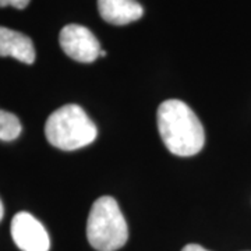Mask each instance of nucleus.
<instances>
[{"instance_id": "obj_1", "label": "nucleus", "mask_w": 251, "mask_h": 251, "mask_svg": "<svg viewBox=\"0 0 251 251\" xmlns=\"http://www.w3.org/2000/svg\"><path fill=\"white\" fill-rule=\"evenodd\" d=\"M158 130L165 147L173 155H197L205 144V131L197 115L186 102L168 99L156 113Z\"/></svg>"}, {"instance_id": "obj_2", "label": "nucleus", "mask_w": 251, "mask_h": 251, "mask_svg": "<svg viewBox=\"0 0 251 251\" xmlns=\"http://www.w3.org/2000/svg\"><path fill=\"white\" fill-rule=\"evenodd\" d=\"M46 140L63 151L80 150L95 141L98 130L78 105H64L54 110L45 123Z\"/></svg>"}, {"instance_id": "obj_3", "label": "nucleus", "mask_w": 251, "mask_h": 251, "mask_svg": "<svg viewBox=\"0 0 251 251\" xmlns=\"http://www.w3.org/2000/svg\"><path fill=\"white\" fill-rule=\"evenodd\" d=\"M87 239L98 251H116L127 243V222L115 198L100 197L94 202L87 222Z\"/></svg>"}, {"instance_id": "obj_4", "label": "nucleus", "mask_w": 251, "mask_h": 251, "mask_svg": "<svg viewBox=\"0 0 251 251\" xmlns=\"http://www.w3.org/2000/svg\"><path fill=\"white\" fill-rule=\"evenodd\" d=\"M63 52L80 63H91L100 56V44L87 27L78 24H69L59 35Z\"/></svg>"}, {"instance_id": "obj_5", "label": "nucleus", "mask_w": 251, "mask_h": 251, "mask_svg": "<svg viewBox=\"0 0 251 251\" xmlns=\"http://www.w3.org/2000/svg\"><path fill=\"white\" fill-rule=\"evenodd\" d=\"M11 237L21 251H49V234L35 216L28 212L14 215L10 226Z\"/></svg>"}, {"instance_id": "obj_6", "label": "nucleus", "mask_w": 251, "mask_h": 251, "mask_svg": "<svg viewBox=\"0 0 251 251\" xmlns=\"http://www.w3.org/2000/svg\"><path fill=\"white\" fill-rule=\"evenodd\" d=\"M100 17L109 24L126 25L143 17V6L135 0H98Z\"/></svg>"}, {"instance_id": "obj_7", "label": "nucleus", "mask_w": 251, "mask_h": 251, "mask_svg": "<svg viewBox=\"0 0 251 251\" xmlns=\"http://www.w3.org/2000/svg\"><path fill=\"white\" fill-rule=\"evenodd\" d=\"M0 56H9L25 64H32L35 62V48L27 35L10 28L0 27Z\"/></svg>"}, {"instance_id": "obj_8", "label": "nucleus", "mask_w": 251, "mask_h": 251, "mask_svg": "<svg viewBox=\"0 0 251 251\" xmlns=\"http://www.w3.org/2000/svg\"><path fill=\"white\" fill-rule=\"evenodd\" d=\"M23 126L14 113L6 110H0V140L1 141H13L21 134Z\"/></svg>"}, {"instance_id": "obj_9", "label": "nucleus", "mask_w": 251, "mask_h": 251, "mask_svg": "<svg viewBox=\"0 0 251 251\" xmlns=\"http://www.w3.org/2000/svg\"><path fill=\"white\" fill-rule=\"evenodd\" d=\"M28 3H29V0H0V7L11 6L14 9L23 10L27 7Z\"/></svg>"}, {"instance_id": "obj_10", "label": "nucleus", "mask_w": 251, "mask_h": 251, "mask_svg": "<svg viewBox=\"0 0 251 251\" xmlns=\"http://www.w3.org/2000/svg\"><path fill=\"white\" fill-rule=\"evenodd\" d=\"M181 251H209L206 250V249H204L202 246H198V244H187L184 249Z\"/></svg>"}, {"instance_id": "obj_11", "label": "nucleus", "mask_w": 251, "mask_h": 251, "mask_svg": "<svg viewBox=\"0 0 251 251\" xmlns=\"http://www.w3.org/2000/svg\"><path fill=\"white\" fill-rule=\"evenodd\" d=\"M3 215H4V208H3V202H1V200H0V222H1V219H3Z\"/></svg>"}]
</instances>
